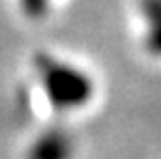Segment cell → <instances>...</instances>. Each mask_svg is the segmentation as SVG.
<instances>
[{"instance_id":"cell-1","label":"cell","mask_w":161,"mask_h":159,"mask_svg":"<svg viewBox=\"0 0 161 159\" xmlns=\"http://www.w3.org/2000/svg\"><path fill=\"white\" fill-rule=\"evenodd\" d=\"M41 88L56 110H71L86 101L90 93V82L80 69L56 60L52 56L39 54L35 58Z\"/></svg>"},{"instance_id":"cell-2","label":"cell","mask_w":161,"mask_h":159,"mask_svg":"<svg viewBox=\"0 0 161 159\" xmlns=\"http://www.w3.org/2000/svg\"><path fill=\"white\" fill-rule=\"evenodd\" d=\"M69 155L71 138L58 129L43 131L28 148V159H69Z\"/></svg>"},{"instance_id":"cell-3","label":"cell","mask_w":161,"mask_h":159,"mask_svg":"<svg viewBox=\"0 0 161 159\" xmlns=\"http://www.w3.org/2000/svg\"><path fill=\"white\" fill-rule=\"evenodd\" d=\"M47 4L50 0H19V7L28 17H41L47 11Z\"/></svg>"}]
</instances>
